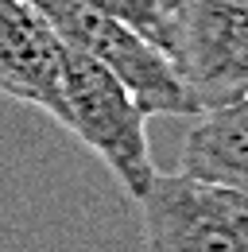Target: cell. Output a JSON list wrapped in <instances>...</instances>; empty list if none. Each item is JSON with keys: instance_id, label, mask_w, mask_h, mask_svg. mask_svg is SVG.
Listing matches in <instances>:
<instances>
[{"instance_id": "obj_7", "label": "cell", "mask_w": 248, "mask_h": 252, "mask_svg": "<svg viewBox=\"0 0 248 252\" xmlns=\"http://www.w3.org/2000/svg\"><path fill=\"white\" fill-rule=\"evenodd\" d=\"M82 4L124 20L128 28H136L144 39H152L163 51L171 43V0H82Z\"/></svg>"}, {"instance_id": "obj_4", "label": "cell", "mask_w": 248, "mask_h": 252, "mask_svg": "<svg viewBox=\"0 0 248 252\" xmlns=\"http://www.w3.org/2000/svg\"><path fill=\"white\" fill-rule=\"evenodd\" d=\"M167 55L198 113L248 94V0H171Z\"/></svg>"}, {"instance_id": "obj_1", "label": "cell", "mask_w": 248, "mask_h": 252, "mask_svg": "<svg viewBox=\"0 0 248 252\" xmlns=\"http://www.w3.org/2000/svg\"><path fill=\"white\" fill-rule=\"evenodd\" d=\"M101 159L128 198H144L155 179L148 113L121 78L97 59L66 47V125Z\"/></svg>"}, {"instance_id": "obj_6", "label": "cell", "mask_w": 248, "mask_h": 252, "mask_svg": "<svg viewBox=\"0 0 248 252\" xmlns=\"http://www.w3.org/2000/svg\"><path fill=\"white\" fill-rule=\"evenodd\" d=\"M179 171L248 194V94L194 113V125L183 136Z\"/></svg>"}, {"instance_id": "obj_3", "label": "cell", "mask_w": 248, "mask_h": 252, "mask_svg": "<svg viewBox=\"0 0 248 252\" xmlns=\"http://www.w3.org/2000/svg\"><path fill=\"white\" fill-rule=\"evenodd\" d=\"M148 252H248V194L186 171H155L140 198Z\"/></svg>"}, {"instance_id": "obj_5", "label": "cell", "mask_w": 248, "mask_h": 252, "mask_svg": "<svg viewBox=\"0 0 248 252\" xmlns=\"http://www.w3.org/2000/svg\"><path fill=\"white\" fill-rule=\"evenodd\" d=\"M0 94L66 125V43L31 0H0Z\"/></svg>"}, {"instance_id": "obj_2", "label": "cell", "mask_w": 248, "mask_h": 252, "mask_svg": "<svg viewBox=\"0 0 248 252\" xmlns=\"http://www.w3.org/2000/svg\"><path fill=\"white\" fill-rule=\"evenodd\" d=\"M31 4L51 20V28L59 32L66 47L109 66L132 90V97L140 101L148 117H194L198 113L171 55L155 47L152 39H144L136 28H128L124 20L101 8H90L82 0H31Z\"/></svg>"}]
</instances>
